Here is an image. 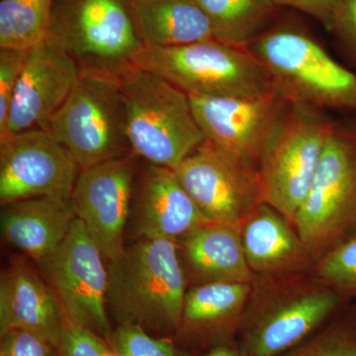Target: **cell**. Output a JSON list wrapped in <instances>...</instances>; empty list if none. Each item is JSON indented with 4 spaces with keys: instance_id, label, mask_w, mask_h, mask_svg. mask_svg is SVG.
<instances>
[{
    "instance_id": "cell-9",
    "label": "cell",
    "mask_w": 356,
    "mask_h": 356,
    "mask_svg": "<svg viewBox=\"0 0 356 356\" xmlns=\"http://www.w3.org/2000/svg\"><path fill=\"white\" fill-rule=\"evenodd\" d=\"M337 122L289 102L259 163L262 200L294 224Z\"/></svg>"
},
{
    "instance_id": "cell-29",
    "label": "cell",
    "mask_w": 356,
    "mask_h": 356,
    "mask_svg": "<svg viewBox=\"0 0 356 356\" xmlns=\"http://www.w3.org/2000/svg\"><path fill=\"white\" fill-rule=\"evenodd\" d=\"M58 353V356H118L104 337L65 317Z\"/></svg>"
},
{
    "instance_id": "cell-2",
    "label": "cell",
    "mask_w": 356,
    "mask_h": 356,
    "mask_svg": "<svg viewBox=\"0 0 356 356\" xmlns=\"http://www.w3.org/2000/svg\"><path fill=\"white\" fill-rule=\"evenodd\" d=\"M346 303L315 273L255 277L240 327V346L252 356L285 355L316 334Z\"/></svg>"
},
{
    "instance_id": "cell-25",
    "label": "cell",
    "mask_w": 356,
    "mask_h": 356,
    "mask_svg": "<svg viewBox=\"0 0 356 356\" xmlns=\"http://www.w3.org/2000/svg\"><path fill=\"white\" fill-rule=\"evenodd\" d=\"M285 356H356V312L337 318Z\"/></svg>"
},
{
    "instance_id": "cell-1",
    "label": "cell",
    "mask_w": 356,
    "mask_h": 356,
    "mask_svg": "<svg viewBox=\"0 0 356 356\" xmlns=\"http://www.w3.org/2000/svg\"><path fill=\"white\" fill-rule=\"evenodd\" d=\"M107 303L119 325L179 332L187 277L177 242L142 238L108 261Z\"/></svg>"
},
{
    "instance_id": "cell-6",
    "label": "cell",
    "mask_w": 356,
    "mask_h": 356,
    "mask_svg": "<svg viewBox=\"0 0 356 356\" xmlns=\"http://www.w3.org/2000/svg\"><path fill=\"white\" fill-rule=\"evenodd\" d=\"M248 47L290 102L320 110L356 111V74L305 33L277 28L262 33Z\"/></svg>"
},
{
    "instance_id": "cell-23",
    "label": "cell",
    "mask_w": 356,
    "mask_h": 356,
    "mask_svg": "<svg viewBox=\"0 0 356 356\" xmlns=\"http://www.w3.org/2000/svg\"><path fill=\"white\" fill-rule=\"evenodd\" d=\"M206 13L216 39L248 46L261 36L276 11L271 0H194Z\"/></svg>"
},
{
    "instance_id": "cell-15",
    "label": "cell",
    "mask_w": 356,
    "mask_h": 356,
    "mask_svg": "<svg viewBox=\"0 0 356 356\" xmlns=\"http://www.w3.org/2000/svg\"><path fill=\"white\" fill-rule=\"evenodd\" d=\"M69 54L49 39L33 47L16 86L6 135L42 129L48 131L81 76Z\"/></svg>"
},
{
    "instance_id": "cell-20",
    "label": "cell",
    "mask_w": 356,
    "mask_h": 356,
    "mask_svg": "<svg viewBox=\"0 0 356 356\" xmlns=\"http://www.w3.org/2000/svg\"><path fill=\"white\" fill-rule=\"evenodd\" d=\"M180 240L184 269H188L197 284L255 280L245 259L241 228L209 222Z\"/></svg>"
},
{
    "instance_id": "cell-4",
    "label": "cell",
    "mask_w": 356,
    "mask_h": 356,
    "mask_svg": "<svg viewBox=\"0 0 356 356\" xmlns=\"http://www.w3.org/2000/svg\"><path fill=\"white\" fill-rule=\"evenodd\" d=\"M133 65L202 97H254L276 88L247 46L207 40L175 47L145 46Z\"/></svg>"
},
{
    "instance_id": "cell-32",
    "label": "cell",
    "mask_w": 356,
    "mask_h": 356,
    "mask_svg": "<svg viewBox=\"0 0 356 356\" xmlns=\"http://www.w3.org/2000/svg\"><path fill=\"white\" fill-rule=\"evenodd\" d=\"M276 6H288L320 21L331 31L339 0H271Z\"/></svg>"
},
{
    "instance_id": "cell-10",
    "label": "cell",
    "mask_w": 356,
    "mask_h": 356,
    "mask_svg": "<svg viewBox=\"0 0 356 356\" xmlns=\"http://www.w3.org/2000/svg\"><path fill=\"white\" fill-rule=\"evenodd\" d=\"M104 261L86 225L76 218L60 247L38 264L65 317L109 341L113 330L107 313L108 268Z\"/></svg>"
},
{
    "instance_id": "cell-14",
    "label": "cell",
    "mask_w": 356,
    "mask_h": 356,
    "mask_svg": "<svg viewBox=\"0 0 356 356\" xmlns=\"http://www.w3.org/2000/svg\"><path fill=\"white\" fill-rule=\"evenodd\" d=\"M135 153L81 170L72 201L77 219L102 250L105 261L124 250L123 235L130 212L136 175Z\"/></svg>"
},
{
    "instance_id": "cell-27",
    "label": "cell",
    "mask_w": 356,
    "mask_h": 356,
    "mask_svg": "<svg viewBox=\"0 0 356 356\" xmlns=\"http://www.w3.org/2000/svg\"><path fill=\"white\" fill-rule=\"evenodd\" d=\"M109 343L118 356H191L168 337L154 336L138 325H119Z\"/></svg>"
},
{
    "instance_id": "cell-18",
    "label": "cell",
    "mask_w": 356,
    "mask_h": 356,
    "mask_svg": "<svg viewBox=\"0 0 356 356\" xmlns=\"http://www.w3.org/2000/svg\"><path fill=\"white\" fill-rule=\"evenodd\" d=\"M138 233L142 238L177 242L201 225L212 222L201 212L172 168L149 163L138 194Z\"/></svg>"
},
{
    "instance_id": "cell-5",
    "label": "cell",
    "mask_w": 356,
    "mask_h": 356,
    "mask_svg": "<svg viewBox=\"0 0 356 356\" xmlns=\"http://www.w3.org/2000/svg\"><path fill=\"white\" fill-rule=\"evenodd\" d=\"M47 39L67 51L81 72L115 79L146 46L124 0H54Z\"/></svg>"
},
{
    "instance_id": "cell-30",
    "label": "cell",
    "mask_w": 356,
    "mask_h": 356,
    "mask_svg": "<svg viewBox=\"0 0 356 356\" xmlns=\"http://www.w3.org/2000/svg\"><path fill=\"white\" fill-rule=\"evenodd\" d=\"M0 356H55L57 348L44 337L27 330H11L0 334Z\"/></svg>"
},
{
    "instance_id": "cell-24",
    "label": "cell",
    "mask_w": 356,
    "mask_h": 356,
    "mask_svg": "<svg viewBox=\"0 0 356 356\" xmlns=\"http://www.w3.org/2000/svg\"><path fill=\"white\" fill-rule=\"evenodd\" d=\"M54 0H1L0 49H32L48 37Z\"/></svg>"
},
{
    "instance_id": "cell-8",
    "label": "cell",
    "mask_w": 356,
    "mask_h": 356,
    "mask_svg": "<svg viewBox=\"0 0 356 356\" xmlns=\"http://www.w3.org/2000/svg\"><path fill=\"white\" fill-rule=\"evenodd\" d=\"M48 131L69 149L81 170L133 153L125 103L115 77L81 72Z\"/></svg>"
},
{
    "instance_id": "cell-22",
    "label": "cell",
    "mask_w": 356,
    "mask_h": 356,
    "mask_svg": "<svg viewBox=\"0 0 356 356\" xmlns=\"http://www.w3.org/2000/svg\"><path fill=\"white\" fill-rule=\"evenodd\" d=\"M146 46L175 47L217 40L208 16L194 0H129Z\"/></svg>"
},
{
    "instance_id": "cell-17",
    "label": "cell",
    "mask_w": 356,
    "mask_h": 356,
    "mask_svg": "<svg viewBox=\"0 0 356 356\" xmlns=\"http://www.w3.org/2000/svg\"><path fill=\"white\" fill-rule=\"evenodd\" d=\"M65 314L50 285L23 261L11 264L0 280V334L27 330L60 344Z\"/></svg>"
},
{
    "instance_id": "cell-33",
    "label": "cell",
    "mask_w": 356,
    "mask_h": 356,
    "mask_svg": "<svg viewBox=\"0 0 356 356\" xmlns=\"http://www.w3.org/2000/svg\"><path fill=\"white\" fill-rule=\"evenodd\" d=\"M204 356H252L247 353L242 346L227 343H220L211 348Z\"/></svg>"
},
{
    "instance_id": "cell-3",
    "label": "cell",
    "mask_w": 356,
    "mask_h": 356,
    "mask_svg": "<svg viewBox=\"0 0 356 356\" xmlns=\"http://www.w3.org/2000/svg\"><path fill=\"white\" fill-rule=\"evenodd\" d=\"M133 153L175 170L206 140L186 93L163 77L131 67L118 77Z\"/></svg>"
},
{
    "instance_id": "cell-16",
    "label": "cell",
    "mask_w": 356,
    "mask_h": 356,
    "mask_svg": "<svg viewBox=\"0 0 356 356\" xmlns=\"http://www.w3.org/2000/svg\"><path fill=\"white\" fill-rule=\"evenodd\" d=\"M243 250L255 277L313 273L316 261L294 226L262 202L243 222Z\"/></svg>"
},
{
    "instance_id": "cell-11",
    "label": "cell",
    "mask_w": 356,
    "mask_h": 356,
    "mask_svg": "<svg viewBox=\"0 0 356 356\" xmlns=\"http://www.w3.org/2000/svg\"><path fill=\"white\" fill-rule=\"evenodd\" d=\"M173 170L210 221L242 228L264 202L259 170L209 140Z\"/></svg>"
},
{
    "instance_id": "cell-13",
    "label": "cell",
    "mask_w": 356,
    "mask_h": 356,
    "mask_svg": "<svg viewBox=\"0 0 356 356\" xmlns=\"http://www.w3.org/2000/svg\"><path fill=\"white\" fill-rule=\"evenodd\" d=\"M188 96L206 139L257 168L290 102L277 88L254 97Z\"/></svg>"
},
{
    "instance_id": "cell-12",
    "label": "cell",
    "mask_w": 356,
    "mask_h": 356,
    "mask_svg": "<svg viewBox=\"0 0 356 356\" xmlns=\"http://www.w3.org/2000/svg\"><path fill=\"white\" fill-rule=\"evenodd\" d=\"M79 170L67 147L42 129L0 140V202L56 196L72 198Z\"/></svg>"
},
{
    "instance_id": "cell-31",
    "label": "cell",
    "mask_w": 356,
    "mask_h": 356,
    "mask_svg": "<svg viewBox=\"0 0 356 356\" xmlns=\"http://www.w3.org/2000/svg\"><path fill=\"white\" fill-rule=\"evenodd\" d=\"M331 32L356 65V0H339Z\"/></svg>"
},
{
    "instance_id": "cell-21",
    "label": "cell",
    "mask_w": 356,
    "mask_h": 356,
    "mask_svg": "<svg viewBox=\"0 0 356 356\" xmlns=\"http://www.w3.org/2000/svg\"><path fill=\"white\" fill-rule=\"evenodd\" d=\"M252 283L209 282L189 288L179 332L210 337L226 336L240 329Z\"/></svg>"
},
{
    "instance_id": "cell-26",
    "label": "cell",
    "mask_w": 356,
    "mask_h": 356,
    "mask_svg": "<svg viewBox=\"0 0 356 356\" xmlns=\"http://www.w3.org/2000/svg\"><path fill=\"white\" fill-rule=\"evenodd\" d=\"M314 273L346 303L356 300V233L322 257Z\"/></svg>"
},
{
    "instance_id": "cell-7",
    "label": "cell",
    "mask_w": 356,
    "mask_h": 356,
    "mask_svg": "<svg viewBox=\"0 0 356 356\" xmlns=\"http://www.w3.org/2000/svg\"><path fill=\"white\" fill-rule=\"evenodd\" d=\"M295 229L316 264L356 233V122L337 123Z\"/></svg>"
},
{
    "instance_id": "cell-19",
    "label": "cell",
    "mask_w": 356,
    "mask_h": 356,
    "mask_svg": "<svg viewBox=\"0 0 356 356\" xmlns=\"http://www.w3.org/2000/svg\"><path fill=\"white\" fill-rule=\"evenodd\" d=\"M2 206L3 238L37 264L60 247L76 219L72 198L41 196Z\"/></svg>"
},
{
    "instance_id": "cell-28",
    "label": "cell",
    "mask_w": 356,
    "mask_h": 356,
    "mask_svg": "<svg viewBox=\"0 0 356 356\" xmlns=\"http://www.w3.org/2000/svg\"><path fill=\"white\" fill-rule=\"evenodd\" d=\"M31 50L0 49V140L6 137L14 93Z\"/></svg>"
}]
</instances>
